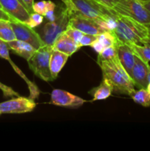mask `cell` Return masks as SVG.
Returning <instances> with one entry per match:
<instances>
[{
	"instance_id": "obj_1",
	"label": "cell",
	"mask_w": 150,
	"mask_h": 151,
	"mask_svg": "<svg viewBox=\"0 0 150 151\" xmlns=\"http://www.w3.org/2000/svg\"><path fill=\"white\" fill-rule=\"evenodd\" d=\"M116 39V45L126 44H146L149 41V32L145 24L138 21L118 15L117 24L114 30L111 31Z\"/></svg>"
},
{
	"instance_id": "obj_2",
	"label": "cell",
	"mask_w": 150,
	"mask_h": 151,
	"mask_svg": "<svg viewBox=\"0 0 150 151\" xmlns=\"http://www.w3.org/2000/svg\"><path fill=\"white\" fill-rule=\"evenodd\" d=\"M106 78L113 87V92L131 96L135 91V84L130 75L126 72L119 61L118 56L110 60L97 61Z\"/></svg>"
},
{
	"instance_id": "obj_3",
	"label": "cell",
	"mask_w": 150,
	"mask_h": 151,
	"mask_svg": "<svg viewBox=\"0 0 150 151\" xmlns=\"http://www.w3.org/2000/svg\"><path fill=\"white\" fill-rule=\"evenodd\" d=\"M65 5L69 10V16H82L93 20L118 16L112 9L96 0H66Z\"/></svg>"
},
{
	"instance_id": "obj_4",
	"label": "cell",
	"mask_w": 150,
	"mask_h": 151,
	"mask_svg": "<svg viewBox=\"0 0 150 151\" xmlns=\"http://www.w3.org/2000/svg\"><path fill=\"white\" fill-rule=\"evenodd\" d=\"M69 12L67 7L61 8L56 15L55 20L46 23L38 34L46 45L52 46L57 38L65 32L69 27Z\"/></svg>"
},
{
	"instance_id": "obj_5",
	"label": "cell",
	"mask_w": 150,
	"mask_h": 151,
	"mask_svg": "<svg viewBox=\"0 0 150 151\" xmlns=\"http://www.w3.org/2000/svg\"><path fill=\"white\" fill-rule=\"evenodd\" d=\"M112 10L119 15L132 18L140 23H150V12L141 2V0H117Z\"/></svg>"
},
{
	"instance_id": "obj_6",
	"label": "cell",
	"mask_w": 150,
	"mask_h": 151,
	"mask_svg": "<svg viewBox=\"0 0 150 151\" xmlns=\"http://www.w3.org/2000/svg\"><path fill=\"white\" fill-rule=\"evenodd\" d=\"M52 50V46L45 44L37 50L27 61L29 69L33 73L46 82L53 81L49 69V60Z\"/></svg>"
},
{
	"instance_id": "obj_7",
	"label": "cell",
	"mask_w": 150,
	"mask_h": 151,
	"mask_svg": "<svg viewBox=\"0 0 150 151\" xmlns=\"http://www.w3.org/2000/svg\"><path fill=\"white\" fill-rule=\"evenodd\" d=\"M10 24L17 40L31 44L36 50L45 45L38 32L34 28L18 21H10Z\"/></svg>"
},
{
	"instance_id": "obj_8",
	"label": "cell",
	"mask_w": 150,
	"mask_h": 151,
	"mask_svg": "<svg viewBox=\"0 0 150 151\" xmlns=\"http://www.w3.org/2000/svg\"><path fill=\"white\" fill-rule=\"evenodd\" d=\"M36 103L31 98L18 97L0 103L1 114H24L32 111Z\"/></svg>"
},
{
	"instance_id": "obj_9",
	"label": "cell",
	"mask_w": 150,
	"mask_h": 151,
	"mask_svg": "<svg viewBox=\"0 0 150 151\" xmlns=\"http://www.w3.org/2000/svg\"><path fill=\"white\" fill-rule=\"evenodd\" d=\"M0 4L12 21H18L24 24L29 21L30 13L19 0H0Z\"/></svg>"
},
{
	"instance_id": "obj_10",
	"label": "cell",
	"mask_w": 150,
	"mask_h": 151,
	"mask_svg": "<svg viewBox=\"0 0 150 151\" xmlns=\"http://www.w3.org/2000/svg\"><path fill=\"white\" fill-rule=\"evenodd\" d=\"M50 104L67 108H79L85 103V100L67 91L54 89L51 93Z\"/></svg>"
},
{
	"instance_id": "obj_11",
	"label": "cell",
	"mask_w": 150,
	"mask_h": 151,
	"mask_svg": "<svg viewBox=\"0 0 150 151\" xmlns=\"http://www.w3.org/2000/svg\"><path fill=\"white\" fill-rule=\"evenodd\" d=\"M10 49H9L8 46H7V42L2 41V40L0 39V58L4 59V60H7V61L10 63V64L11 65L12 67L13 68L15 72L24 80V81L26 82V83L27 84L28 88L29 90V98L32 99V100H35V99H37L38 97L40 94V91L38 89V87L36 86L34 83H32V81H29L27 78L26 77V75L24 74V72L13 63V60H11L10 57Z\"/></svg>"
},
{
	"instance_id": "obj_12",
	"label": "cell",
	"mask_w": 150,
	"mask_h": 151,
	"mask_svg": "<svg viewBox=\"0 0 150 151\" xmlns=\"http://www.w3.org/2000/svg\"><path fill=\"white\" fill-rule=\"evenodd\" d=\"M69 27L75 28L82 32L91 35H99L105 32L93 19L78 16H70Z\"/></svg>"
},
{
	"instance_id": "obj_13",
	"label": "cell",
	"mask_w": 150,
	"mask_h": 151,
	"mask_svg": "<svg viewBox=\"0 0 150 151\" xmlns=\"http://www.w3.org/2000/svg\"><path fill=\"white\" fill-rule=\"evenodd\" d=\"M150 69L149 63H145L135 55V63L132 69L130 77L135 86L139 88H146L149 82L147 80L148 72Z\"/></svg>"
},
{
	"instance_id": "obj_14",
	"label": "cell",
	"mask_w": 150,
	"mask_h": 151,
	"mask_svg": "<svg viewBox=\"0 0 150 151\" xmlns=\"http://www.w3.org/2000/svg\"><path fill=\"white\" fill-rule=\"evenodd\" d=\"M52 48L53 50H58L69 56H71L77 52L80 49V47L67 34L63 32L54 41Z\"/></svg>"
},
{
	"instance_id": "obj_15",
	"label": "cell",
	"mask_w": 150,
	"mask_h": 151,
	"mask_svg": "<svg viewBox=\"0 0 150 151\" xmlns=\"http://www.w3.org/2000/svg\"><path fill=\"white\" fill-rule=\"evenodd\" d=\"M118 58L121 64L129 75L135 63V55L131 47L126 44H121L117 47Z\"/></svg>"
},
{
	"instance_id": "obj_16",
	"label": "cell",
	"mask_w": 150,
	"mask_h": 151,
	"mask_svg": "<svg viewBox=\"0 0 150 151\" xmlns=\"http://www.w3.org/2000/svg\"><path fill=\"white\" fill-rule=\"evenodd\" d=\"M69 56L58 50H53L51 52L49 60V69L53 81L58 76L59 73L62 70L67 62Z\"/></svg>"
},
{
	"instance_id": "obj_17",
	"label": "cell",
	"mask_w": 150,
	"mask_h": 151,
	"mask_svg": "<svg viewBox=\"0 0 150 151\" xmlns=\"http://www.w3.org/2000/svg\"><path fill=\"white\" fill-rule=\"evenodd\" d=\"M7 44L9 49L11 50L13 53L23 58L27 61L37 50L31 44L17 39L7 42Z\"/></svg>"
},
{
	"instance_id": "obj_18",
	"label": "cell",
	"mask_w": 150,
	"mask_h": 151,
	"mask_svg": "<svg viewBox=\"0 0 150 151\" xmlns=\"http://www.w3.org/2000/svg\"><path fill=\"white\" fill-rule=\"evenodd\" d=\"M113 92V86L106 78H103V80L100 85L94 90V93H93L94 99H93V100L96 101V100H106L111 95Z\"/></svg>"
},
{
	"instance_id": "obj_19",
	"label": "cell",
	"mask_w": 150,
	"mask_h": 151,
	"mask_svg": "<svg viewBox=\"0 0 150 151\" xmlns=\"http://www.w3.org/2000/svg\"><path fill=\"white\" fill-rule=\"evenodd\" d=\"M0 39L5 42L16 39L10 21L0 19Z\"/></svg>"
},
{
	"instance_id": "obj_20",
	"label": "cell",
	"mask_w": 150,
	"mask_h": 151,
	"mask_svg": "<svg viewBox=\"0 0 150 151\" xmlns=\"http://www.w3.org/2000/svg\"><path fill=\"white\" fill-rule=\"evenodd\" d=\"M133 101L144 107H150V94L146 88H139L130 96Z\"/></svg>"
},
{
	"instance_id": "obj_21",
	"label": "cell",
	"mask_w": 150,
	"mask_h": 151,
	"mask_svg": "<svg viewBox=\"0 0 150 151\" xmlns=\"http://www.w3.org/2000/svg\"><path fill=\"white\" fill-rule=\"evenodd\" d=\"M131 49L134 52L135 55L145 63L150 62V46L148 44H144V46L139 44H133L130 46Z\"/></svg>"
},
{
	"instance_id": "obj_22",
	"label": "cell",
	"mask_w": 150,
	"mask_h": 151,
	"mask_svg": "<svg viewBox=\"0 0 150 151\" xmlns=\"http://www.w3.org/2000/svg\"><path fill=\"white\" fill-rule=\"evenodd\" d=\"M56 4L51 1H40L33 4V12L45 16L46 13L50 10H55Z\"/></svg>"
},
{
	"instance_id": "obj_23",
	"label": "cell",
	"mask_w": 150,
	"mask_h": 151,
	"mask_svg": "<svg viewBox=\"0 0 150 151\" xmlns=\"http://www.w3.org/2000/svg\"><path fill=\"white\" fill-rule=\"evenodd\" d=\"M97 39L102 44L104 48L111 46H116V39L110 31H105L102 33L97 35Z\"/></svg>"
},
{
	"instance_id": "obj_24",
	"label": "cell",
	"mask_w": 150,
	"mask_h": 151,
	"mask_svg": "<svg viewBox=\"0 0 150 151\" xmlns=\"http://www.w3.org/2000/svg\"><path fill=\"white\" fill-rule=\"evenodd\" d=\"M98 60L97 61L101 60H110L116 58L118 56L117 55V47L116 46H111V47H106L103 50L101 53L98 54Z\"/></svg>"
},
{
	"instance_id": "obj_25",
	"label": "cell",
	"mask_w": 150,
	"mask_h": 151,
	"mask_svg": "<svg viewBox=\"0 0 150 151\" xmlns=\"http://www.w3.org/2000/svg\"><path fill=\"white\" fill-rule=\"evenodd\" d=\"M43 21H44V16L42 15L39 14V13L34 12V13L30 14V17H29V19L27 23H26V24L30 27L35 28L36 27L39 26L40 24H41Z\"/></svg>"
},
{
	"instance_id": "obj_26",
	"label": "cell",
	"mask_w": 150,
	"mask_h": 151,
	"mask_svg": "<svg viewBox=\"0 0 150 151\" xmlns=\"http://www.w3.org/2000/svg\"><path fill=\"white\" fill-rule=\"evenodd\" d=\"M64 32L67 34L69 37H71L78 44H79V41H80V39L82 38V35L84 34V32H82V31L79 30L77 29H75V28L71 27H68L67 29H66V30Z\"/></svg>"
},
{
	"instance_id": "obj_27",
	"label": "cell",
	"mask_w": 150,
	"mask_h": 151,
	"mask_svg": "<svg viewBox=\"0 0 150 151\" xmlns=\"http://www.w3.org/2000/svg\"><path fill=\"white\" fill-rule=\"evenodd\" d=\"M97 39V35H91V34L84 33L82 38L79 41V47H85V46H90L94 41Z\"/></svg>"
},
{
	"instance_id": "obj_28",
	"label": "cell",
	"mask_w": 150,
	"mask_h": 151,
	"mask_svg": "<svg viewBox=\"0 0 150 151\" xmlns=\"http://www.w3.org/2000/svg\"><path fill=\"white\" fill-rule=\"evenodd\" d=\"M0 89L3 92V94H4V97H13V96L19 97V93H17L13 88L4 85V84H3L1 82H0Z\"/></svg>"
},
{
	"instance_id": "obj_29",
	"label": "cell",
	"mask_w": 150,
	"mask_h": 151,
	"mask_svg": "<svg viewBox=\"0 0 150 151\" xmlns=\"http://www.w3.org/2000/svg\"><path fill=\"white\" fill-rule=\"evenodd\" d=\"M90 47H91L92 49H94V51H95L96 52L98 53V54L101 53V52L103 51V50H104V49H105L104 48V46L102 45V44H101V43L100 42L98 39H96V41H94V42H93L92 44L90 45Z\"/></svg>"
},
{
	"instance_id": "obj_30",
	"label": "cell",
	"mask_w": 150,
	"mask_h": 151,
	"mask_svg": "<svg viewBox=\"0 0 150 151\" xmlns=\"http://www.w3.org/2000/svg\"><path fill=\"white\" fill-rule=\"evenodd\" d=\"M24 4L25 5L26 8L27 9L29 13H32L33 12V4H34V0H22Z\"/></svg>"
},
{
	"instance_id": "obj_31",
	"label": "cell",
	"mask_w": 150,
	"mask_h": 151,
	"mask_svg": "<svg viewBox=\"0 0 150 151\" xmlns=\"http://www.w3.org/2000/svg\"><path fill=\"white\" fill-rule=\"evenodd\" d=\"M101 4H102L103 5L106 6L108 8L112 9L113 6L115 5L116 2L117 1V0H98Z\"/></svg>"
},
{
	"instance_id": "obj_32",
	"label": "cell",
	"mask_w": 150,
	"mask_h": 151,
	"mask_svg": "<svg viewBox=\"0 0 150 151\" xmlns=\"http://www.w3.org/2000/svg\"><path fill=\"white\" fill-rule=\"evenodd\" d=\"M0 19H4V20L12 21L11 18L8 16L7 13H6L2 9L0 8Z\"/></svg>"
},
{
	"instance_id": "obj_33",
	"label": "cell",
	"mask_w": 150,
	"mask_h": 151,
	"mask_svg": "<svg viewBox=\"0 0 150 151\" xmlns=\"http://www.w3.org/2000/svg\"><path fill=\"white\" fill-rule=\"evenodd\" d=\"M141 2L144 7L150 12V0H141Z\"/></svg>"
},
{
	"instance_id": "obj_34",
	"label": "cell",
	"mask_w": 150,
	"mask_h": 151,
	"mask_svg": "<svg viewBox=\"0 0 150 151\" xmlns=\"http://www.w3.org/2000/svg\"><path fill=\"white\" fill-rule=\"evenodd\" d=\"M146 27H147V29H148V32H149V38L150 40V23L147 24H145Z\"/></svg>"
},
{
	"instance_id": "obj_35",
	"label": "cell",
	"mask_w": 150,
	"mask_h": 151,
	"mask_svg": "<svg viewBox=\"0 0 150 151\" xmlns=\"http://www.w3.org/2000/svg\"><path fill=\"white\" fill-rule=\"evenodd\" d=\"M146 89L147 91H148V92L150 94V82L148 83V85H147V86H146Z\"/></svg>"
},
{
	"instance_id": "obj_36",
	"label": "cell",
	"mask_w": 150,
	"mask_h": 151,
	"mask_svg": "<svg viewBox=\"0 0 150 151\" xmlns=\"http://www.w3.org/2000/svg\"><path fill=\"white\" fill-rule=\"evenodd\" d=\"M147 80H148V82H150V69L148 72V76H147Z\"/></svg>"
},
{
	"instance_id": "obj_37",
	"label": "cell",
	"mask_w": 150,
	"mask_h": 151,
	"mask_svg": "<svg viewBox=\"0 0 150 151\" xmlns=\"http://www.w3.org/2000/svg\"><path fill=\"white\" fill-rule=\"evenodd\" d=\"M146 44H148V45L150 46V40H149V41H148V42H147Z\"/></svg>"
},
{
	"instance_id": "obj_38",
	"label": "cell",
	"mask_w": 150,
	"mask_h": 151,
	"mask_svg": "<svg viewBox=\"0 0 150 151\" xmlns=\"http://www.w3.org/2000/svg\"><path fill=\"white\" fill-rule=\"evenodd\" d=\"M61 1H63V2L64 3V4H65V3H66V0H61Z\"/></svg>"
},
{
	"instance_id": "obj_39",
	"label": "cell",
	"mask_w": 150,
	"mask_h": 151,
	"mask_svg": "<svg viewBox=\"0 0 150 151\" xmlns=\"http://www.w3.org/2000/svg\"><path fill=\"white\" fill-rule=\"evenodd\" d=\"M19 1H21V2L22 3V4H24V3H23V1H22V0H19ZM25 6V5H24Z\"/></svg>"
},
{
	"instance_id": "obj_40",
	"label": "cell",
	"mask_w": 150,
	"mask_h": 151,
	"mask_svg": "<svg viewBox=\"0 0 150 151\" xmlns=\"http://www.w3.org/2000/svg\"><path fill=\"white\" fill-rule=\"evenodd\" d=\"M0 8H1V9H2V8H1V4H0Z\"/></svg>"
},
{
	"instance_id": "obj_41",
	"label": "cell",
	"mask_w": 150,
	"mask_h": 151,
	"mask_svg": "<svg viewBox=\"0 0 150 151\" xmlns=\"http://www.w3.org/2000/svg\"><path fill=\"white\" fill-rule=\"evenodd\" d=\"M1 112H0V115H1Z\"/></svg>"
},
{
	"instance_id": "obj_42",
	"label": "cell",
	"mask_w": 150,
	"mask_h": 151,
	"mask_svg": "<svg viewBox=\"0 0 150 151\" xmlns=\"http://www.w3.org/2000/svg\"><path fill=\"white\" fill-rule=\"evenodd\" d=\"M96 1H98V0H96Z\"/></svg>"
}]
</instances>
